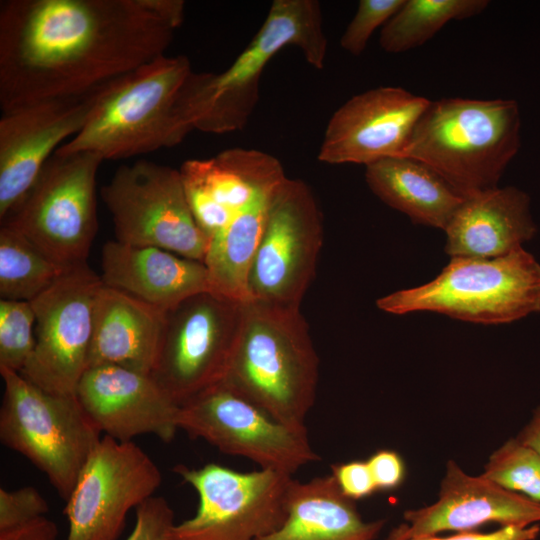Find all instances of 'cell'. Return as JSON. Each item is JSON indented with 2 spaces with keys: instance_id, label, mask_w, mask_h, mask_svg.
Segmentation results:
<instances>
[{
  "instance_id": "obj_1",
  "label": "cell",
  "mask_w": 540,
  "mask_h": 540,
  "mask_svg": "<svg viewBox=\"0 0 540 540\" xmlns=\"http://www.w3.org/2000/svg\"><path fill=\"white\" fill-rule=\"evenodd\" d=\"M174 31L145 0H2L1 110L88 93L165 55Z\"/></svg>"
},
{
  "instance_id": "obj_2",
  "label": "cell",
  "mask_w": 540,
  "mask_h": 540,
  "mask_svg": "<svg viewBox=\"0 0 540 540\" xmlns=\"http://www.w3.org/2000/svg\"><path fill=\"white\" fill-rule=\"evenodd\" d=\"M319 380V358L299 306L247 300L221 384L275 420L304 427Z\"/></svg>"
},
{
  "instance_id": "obj_3",
  "label": "cell",
  "mask_w": 540,
  "mask_h": 540,
  "mask_svg": "<svg viewBox=\"0 0 540 540\" xmlns=\"http://www.w3.org/2000/svg\"><path fill=\"white\" fill-rule=\"evenodd\" d=\"M296 46L314 68L324 67L327 38L316 0H275L246 48L221 73L191 72L182 85L176 113L185 134L241 130L259 100L262 72L284 47Z\"/></svg>"
},
{
  "instance_id": "obj_4",
  "label": "cell",
  "mask_w": 540,
  "mask_h": 540,
  "mask_svg": "<svg viewBox=\"0 0 540 540\" xmlns=\"http://www.w3.org/2000/svg\"><path fill=\"white\" fill-rule=\"evenodd\" d=\"M521 146V115L513 99L431 101L404 156L434 170L463 198L497 187Z\"/></svg>"
},
{
  "instance_id": "obj_5",
  "label": "cell",
  "mask_w": 540,
  "mask_h": 540,
  "mask_svg": "<svg viewBox=\"0 0 540 540\" xmlns=\"http://www.w3.org/2000/svg\"><path fill=\"white\" fill-rule=\"evenodd\" d=\"M192 71L187 56L162 55L106 83L85 126L56 152L119 160L178 145L186 134L176 104Z\"/></svg>"
},
{
  "instance_id": "obj_6",
  "label": "cell",
  "mask_w": 540,
  "mask_h": 540,
  "mask_svg": "<svg viewBox=\"0 0 540 540\" xmlns=\"http://www.w3.org/2000/svg\"><path fill=\"white\" fill-rule=\"evenodd\" d=\"M387 313L430 311L482 324L540 311V264L523 248L491 259L452 258L429 283L377 300Z\"/></svg>"
},
{
  "instance_id": "obj_7",
  "label": "cell",
  "mask_w": 540,
  "mask_h": 540,
  "mask_svg": "<svg viewBox=\"0 0 540 540\" xmlns=\"http://www.w3.org/2000/svg\"><path fill=\"white\" fill-rule=\"evenodd\" d=\"M0 374L1 443L27 458L67 500L101 432L75 395L45 391L8 369Z\"/></svg>"
},
{
  "instance_id": "obj_8",
  "label": "cell",
  "mask_w": 540,
  "mask_h": 540,
  "mask_svg": "<svg viewBox=\"0 0 540 540\" xmlns=\"http://www.w3.org/2000/svg\"><path fill=\"white\" fill-rule=\"evenodd\" d=\"M103 161L94 152H55L2 224L65 268L86 262L98 229L96 175Z\"/></svg>"
},
{
  "instance_id": "obj_9",
  "label": "cell",
  "mask_w": 540,
  "mask_h": 540,
  "mask_svg": "<svg viewBox=\"0 0 540 540\" xmlns=\"http://www.w3.org/2000/svg\"><path fill=\"white\" fill-rule=\"evenodd\" d=\"M243 304L208 290L165 312L151 376L179 406L223 379L239 333Z\"/></svg>"
},
{
  "instance_id": "obj_10",
  "label": "cell",
  "mask_w": 540,
  "mask_h": 540,
  "mask_svg": "<svg viewBox=\"0 0 540 540\" xmlns=\"http://www.w3.org/2000/svg\"><path fill=\"white\" fill-rule=\"evenodd\" d=\"M116 240L204 263L209 239L190 210L179 169L148 160L118 167L101 188Z\"/></svg>"
},
{
  "instance_id": "obj_11",
  "label": "cell",
  "mask_w": 540,
  "mask_h": 540,
  "mask_svg": "<svg viewBox=\"0 0 540 540\" xmlns=\"http://www.w3.org/2000/svg\"><path fill=\"white\" fill-rule=\"evenodd\" d=\"M174 472L195 490L199 504L193 517L175 523L170 540H258L286 518L291 475L241 472L216 463L177 465Z\"/></svg>"
},
{
  "instance_id": "obj_12",
  "label": "cell",
  "mask_w": 540,
  "mask_h": 540,
  "mask_svg": "<svg viewBox=\"0 0 540 540\" xmlns=\"http://www.w3.org/2000/svg\"><path fill=\"white\" fill-rule=\"evenodd\" d=\"M322 243L323 217L313 191L286 177L270 199L248 276V300L300 307Z\"/></svg>"
},
{
  "instance_id": "obj_13",
  "label": "cell",
  "mask_w": 540,
  "mask_h": 540,
  "mask_svg": "<svg viewBox=\"0 0 540 540\" xmlns=\"http://www.w3.org/2000/svg\"><path fill=\"white\" fill-rule=\"evenodd\" d=\"M179 430L260 469L293 476L320 459L306 426L283 424L221 383L180 406Z\"/></svg>"
},
{
  "instance_id": "obj_14",
  "label": "cell",
  "mask_w": 540,
  "mask_h": 540,
  "mask_svg": "<svg viewBox=\"0 0 540 540\" xmlns=\"http://www.w3.org/2000/svg\"><path fill=\"white\" fill-rule=\"evenodd\" d=\"M103 282L86 262L67 268L31 301L35 347L21 375L45 391L75 395L88 369L97 294Z\"/></svg>"
},
{
  "instance_id": "obj_15",
  "label": "cell",
  "mask_w": 540,
  "mask_h": 540,
  "mask_svg": "<svg viewBox=\"0 0 540 540\" xmlns=\"http://www.w3.org/2000/svg\"><path fill=\"white\" fill-rule=\"evenodd\" d=\"M161 481L141 447L105 435L66 500L67 540H117L128 512L154 496Z\"/></svg>"
},
{
  "instance_id": "obj_16",
  "label": "cell",
  "mask_w": 540,
  "mask_h": 540,
  "mask_svg": "<svg viewBox=\"0 0 540 540\" xmlns=\"http://www.w3.org/2000/svg\"><path fill=\"white\" fill-rule=\"evenodd\" d=\"M104 85L82 95L40 100L2 112L1 221L23 199L60 143L85 126Z\"/></svg>"
},
{
  "instance_id": "obj_17",
  "label": "cell",
  "mask_w": 540,
  "mask_h": 540,
  "mask_svg": "<svg viewBox=\"0 0 540 540\" xmlns=\"http://www.w3.org/2000/svg\"><path fill=\"white\" fill-rule=\"evenodd\" d=\"M429 103V99L396 86H381L351 97L328 121L318 160L366 167L404 156Z\"/></svg>"
},
{
  "instance_id": "obj_18",
  "label": "cell",
  "mask_w": 540,
  "mask_h": 540,
  "mask_svg": "<svg viewBox=\"0 0 540 540\" xmlns=\"http://www.w3.org/2000/svg\"><path fill=\"white\" fill-rule=\"evenodd\" d=\"M179 172L192 215L209 241L243 208L287 177L276 157L246 148L187 160Z\"/></svg>"
},
{
  "instance_id": "obj_19",
  "label": "cell",
  "mask_w": 540,
  "mask_h": 540,
  "mask_svg": "<svg viewBox=\"0 0 540 540\" xmlns=\"http://www.w3.org/2000/svg\"><path fill=\"white\" fill-rule=\"evenodd\" d=\"M387 540H410L446 531L469 532L491 523L528 526L540 522V503L502 488L484 476L466 474L448 461L438 500L404 513Z\"/></svg>"
},
{
  "instance_id": "obj_20",
  "label": "cell",
  "mask_w": 540,
  "mask_h": 540,
  "mask_svg": "<svg viewBox=\"0 0 540 540\" xmlns=\"http://www.w3.org/2000/svg\"><path fill=\"white\" fill-rule=\"evenodd\" d=\"M75 396L99 431L118 441L151 434L170 442L179 430L180 406L151 375L118 366L90 367Z\"/></svg>"
},
{
  "instance_id": "obj_21",
  "label": "cell",
  "mask_w": 540,
  "mask_h": 540,
  "mask_svg": "<svg viewBox=\"0 0 540 540\" xmlns=\"http://www.w3.org/2000/svg\"><path fill=\"white\" fill-rule=\"evenodd\" d=\"M101 266L100 278L105 286L163 312L190 296L211 290L203 262L160 247L108 241L102 249Z\"/></svg>"
},
{
  "instance_id": "obj_22",
  "label": "cell",
  "mask_w": 540,
  "mask_h": 540,
  "mask_svg": "<svg viewBox=\"0 0 540 540\" xmlns=\"http://www.w3.org/2000/svg\"><path fill=\"white\" fill-rule=\"evenodd\" d=\"M444 231L451 258L491 259L522 248L537 226L529 196L508 186L464 198Z\"/></svg>"
},
{
  "instance_id": "obj_23",
  "label": "cell",
  "mask_w": 540,
  "mask_h": 540,
  "mask_svg": "<svg viewBox=\"0 0 540 540\" xmlns=\"http://www.w3.org/2000/svg\"><path fill=\"white\" fill-rule=\"evenodd\" d=\"M164 320L165 312L103 284L95 303L88 368L109 365L151 375Z\"/></svg>"
},
{
  "instance_id": "obj_24",
  "label": "cell",
  "mask_w": 540,
  "mask_h": 540,
  "mask_svg": "<svg viewBox=\"0 0 540 540\" xmlns=\"http://www.w3.org/2000/svg\"><path fill=\"white\" fill-rule=\"evenodd\" d=\"M286 510L283 524L258 540H375L385 524L363 520L331 474L306 482L292 479Z\"/></svg>"
},
{
  "instance_id": "obj_25",
  "label": "cell",
  "mask_w": 540,
  "mask_h": 540,
  "mask_svg": "<svg viewBox=\"0 0 540 540\" xmlns=\"http://www.w3.org/2000/svg\"><path fill=\"white\" fill-rule=\"evenodd\" d=\"M371 191L390 207L419 224L445 230L464 198L426 164L391 157L366 166Z\"/></svg>"
},
{
  "instance_id": "obj_26",
  "label": "cell",
  "mask_w": 540,
  "mask_h": 540,
  "mask_svg": "<svg viewBox=\"0 0 540 540\" xmlns=\"http://www.w3.org/2000/svg\"><path fill=\"white\" fill-rule=\"evenodd\" d=\"M275 190L243 208L209 243L204 264L212 291L245 302L247 282Z\"/></svg>"
},
{
  "instance_id": "obj_27",
  "label": "cell",
  "mask_w": 540,
  "mask_h": 540,
  "mask_svg": "<svg viewBox=\"0 0 540 540\" xmlns=\"http://www.w3.org/2000/svg\"><path fill=\"white\" fill-rule=\"evenodd\" d=\"M486 0H405L382 27L379 44L388 53H401L423 45L452 20L480 14Z\"/></svg>"
},
{
  "instance_id": "obj_28",
  "label": "cell",
  "mask_w": 540,
  "mask_h": 540,
  "mask_svg": "<svg viewBox=\"0 0 540 540\" xmlns=\"http://www.w3.org/2000/svg\"><path fill=\"white\" fill-rule=\"evenodd\" d=\"M66 269L21 232L10 225H1V299L31 302L50 288Z\"/></svg>"
},
{
  "instance_id": "obj_29",
  "label": "cell",
  "mask_w": 540,
  "mask_h": 540,
  "mask_svg": "<svg viewBox=\"0 0 540 540\" xmlns=\"http://www.w3.org/2000/svg\"><path fill=\"white\" fill-rule=\"evenodd\" d=\"M481 475L540 503V456L517 438L507 440L491 454Z\"/></svg>"
},
{
  "instance_id": "obj_30",
  "label": "cell",
  "mask_w": 540,
  "mask_h": 540,
  "mask_svg": "<svg viewBox=\"0 0 540 540\" xmlns=\"http://www.w3.org/2000/svg\"><path fill=\"white\" fill-rule=\"evenodd\" d=\"M35 347V313L31 302L0 301V370L21 373Z\"/></svg>"
},
{
  "instance_id": "obj_31",
  "label": "cell",
  "mask_w": 540,
  "mask_h": 540,
  "mask_svg": "<svg viewBox=\"0 0 540 540\" xmlns=\"http://www.w3.org/2000/svg\"><path fill=\"white\" fill-rule=\"evenodd\" d=\"M405 0H361L356 13L340 39V46L358 56L365 50L373 32L384 26Z\"/></svg>"
},
{
  "instance_id": "obj_32",
  "label": "cell",
  "mask_w": 540,
  "mask_h": 540,
  "mask_svg": "<svg viewBox=\"0 0 540 540\" xmlns=\"http://www.w3.org/2000/svg\"><path fill=\"white\" fill-rule=\"evenodd\" d=\"M48 511L47 501L32 486L13 491L0 488V533L18 529L45 517Z\"/></svg>"
},
{
  "instance_id": "obj_33",
  "label": "cell",
  "mask_w": 540,
  "mask_h": 540,
  "mask_svg": "<svg viewBox=\"0 0 540 540\" xmlns=\"http://www.w3.org/2000/svg\"><path fill=\"white\" fill-rule=\"evenodd\" d=\"M174 511L161 496H152L136 508L135 525L126 540H170Z\"/></svg>"
},
{
  "instance_id": "obj_34",
  "label": "cell",
  "mask_w": 540,
  "mask_h": 540,
  "mask_svg": "<svg viewBox=\"0 0 540 540\" xmlns=\"http://www.w3.org/2000/svg\"><path fill=\"white\" fill-rule=\"evenodd\" d=\"M331 471L341 493L353 501L369 497L377 491L367 461L334 464Z\"/></svg>"
},
{
  "instance_id": "obj_35",
  "label": "cell",
  "mask_w": 540,
  "mask_h": 540,
  "mask_svg": "<svg viewBox=\"0 0 540 540\" xmlns=\"http://www.w3.org/2000/svg\"><path fill=\"white\" fill-rule=\"evenodd\" d=\"M367 464L377 491L396 489L405 478L404 462L393 450L382 449L373 453L367 460Z\"/></svg>"
},
{
  "instance_id": "obj_36",
  "label": "cell",
  "mask_w": 540,
  "mask_h": 540,
  "mask_svg": "<svg viewBox=\"0 0 540 540\" xmlns=\"http://www.w3.org/2000/svg\"><path fill=\"white\" fill-rule=\"evenodd\" d=\"M539 534L540 526L536 523L528 526H502L488 533L469 531L445 537L433 535L410 540H536Z\"/></svg>"
},
{
  "instance_id": "obj_37",
  "label": "cell",
  "mask_w": 540,
  "mask_h": 540,
  "mask_svg": "<svg viewBox=\"0 0 540 540\" xmlns=\"http://www.w3.org/2000/svg\"><path fill=\"white\" fill-rule=\"evenodd\" d=\"M57 536L55 522L45 516L18 529L0 533V540H57Z\"/></svg>"
},
{
  "instance_id": "obj_38",
  "label": "cell",
  "mask_w": 540,
  "mask_h": 540,
  "mask_svg": "<svg viewBox=\"0 0 540 540\" xmlns=\"http://www.w3.org/2000/svg\"><path fill=\"white\" fill-rule=\"evenodd\" d=\"M146 5L169 27L176 30L184 20L182 0H145Z\"/></svg>"
},
{
  "instance_id": "obj_39",
  "label": "cell",
  "mask_w": 540,
  "mask_h": 540,
  "mask_svg": "<svg viewBox=\"0 0 540 540\" xmlns=\"http://www.w3.org/2000/svg\"><path fill=\"white\" fill-rule=\"evenodd\" d=\"M516 438L540 456V406L534 410L531 420Z\"/></svg>"
}]
</instances>
